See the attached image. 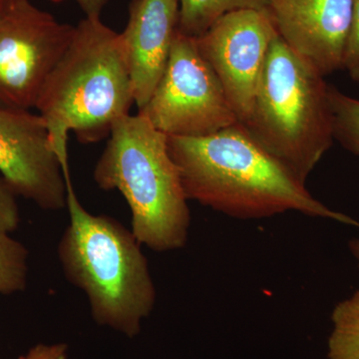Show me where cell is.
Returning a JSON list of instances; mask_svg holds the SVG:
<instances>
[{
    "label": "cell",
    "instance_id": "6da1fadb",
    "mask_svg": "<svg viewBox=\"0 0 359 359\" xmlns=\"http://www.w3.org/2000/svg\"><path fill=\"white\" fill-rule=\"evenodd\" d=\"M168 149L187 199L226 216L263 219L294 211L359 226L316 200L240 123L209 136H168Z\"/></svg>",
    "mask_w": 359,
    "mask_h": 359
},
{
    "label": "cell",
    "instance_id": "7a4b0ae2",
    "mask_svg": "<svg viewBox=\"0 0 359 359\" xmlns=\"http://www.w3.org/2000/svg\"><path fill=\"white\" fill-rule=\"evenodd\" d=\"M62 171L70 219L57 247L63 273L86 294L97 325L137 337L157 297L141 244L117 219L85 210L68 163Z\"/></svg>",
    "mask_w": 359,
    "mask_h": 359
},
{
    "label": "cell",
    "instance_id": "3957f363",
    "mask_svg": "<svg viewBox=\"0 0 359 359\" xmlns=\"http://www.w3.org/2000/svg\"><path fill=\"white\" fill-rule=\"evenodd\" d=\"M133 104L121 34L100 18L86 16L74 26L72 39L35 106L60 163L68 161L70 131L80 143H97L109 136L118 120L130 114Z\"/></svg>",
    "mask_w": 359,
    "mask_h": 359
},
{
    "label": "cell",
    "instance_id": "277c9868",
    "mask_svg": "<svg viewBox=\"0 0 359 359\" xmlns=\"http://www.w3.org/2000/svg\"><path fill=\"white\" fill-rule=\"evenodd\" d=\"M94 181L117 190L132 214V233L155 252L185 247L191 224L188 199L168 136L143 116L127 115L112 127L94 168Z\"/></svg>",
    "mask_w": 359,
    "mask_h": 359
},
{
    "label": "cell",
    "instance_id": "5b68a950",
    "mask_svg": "<svg viewBox=\"0 0 359 359\" xmlns=\"http://www.w3.org/2000/svg\"><path fill=\"white\" fill-rule=\"evenodd\" d=\"M276 33L243 127L299 181L334 143L330 84Z\"/></svg>",
    "mask_w": 359,
    "mask_h": 359
},
{
    "label": "cell",
    "instance_id": "8992f818",
    "mask_svg": "<svg viewBox=\"0 0 359 359\" xmlns=\"http://www.w3.org/2000/svg\"><path fill=\"white\" fill-rule=\"evenodd\" d=\"M138 114L167 136H209L238 123L196 39L178 30L164 74Z\"/></svg>",
    "mask_w": 359,
    "mask_h": 359
},
{
    "label": "cell",
    "instance_id": "52a82bcc",
    "mask_svg": "<svg viewBox=\"0 0 359 359\" xmlns=\"http://www.w3.org/2000/svg\"><path fill=\"white\" fill-rule=\"evenodd\" d=\"M73 32L29 0H0V108H35Z\"/></svg>",
    "mask_w": 359,
    "mask_h": 359
},
{
    "label": "cell",
    "instance_id": "ba28073f",
    "mask_svg": "<svg viewBox=\"0 0 359 359\" xmlns=\"http://www.w3.org/2000/svg\"><path fill=\"white\" fill-rule=\"evenodd\" d=\"M276 33L266 11L245 9L222 16L202 36L195 39L241 124L247 121L252 111Z\"/></svg>",
    "mask_w": 359,
    "mask_h": 359
},
{
    "label": "cell",
    "instance_id": "9c48e42d",
    "mask_svg": "<svg viewBox=\"0 0 359 359\" xmlns=\"http://www.w3.org/2000/svg\"><path fill=\"white\" fill-rule=\"evenodd\" d=\"M0 173L16 195L40 209L67 205L62 166L39 114L0 108Z\"/></svg>",
    "mask_w": 359,
    "mask_h": 359
},
{
    "label": "cell",
    "instance_id": "30bf717a",
    "mask_svg": "<svg viewBox=\"0 0 359 359\" xmlns=\"http://www.w3.org/2000/svg\"><path fill=\"white\" fill-rule=\"evenodd\" d=\"M353 0H269L266 13L290 48L323 76L342 69Z\"/></svg>",
    "mask_w": 359,
    "mask_h": 359
},
{
    "label": "cell",
    "instance_id": "8fae6325",
    "mask_svg": "<svg viewBox=\"0 0 359 359\" xmlns=\"http://www.w3.org/2000/svg\"><path fill=\"white\" fill-rule=\"evenodd\" d=\"M177 0H132L120 33L138 110L147 104L166 69L178 30Z\"/></svg>",
    "mask_w": 359,
    "mask_h": 359
},
{
    "label": "cell",
    "instance_id": "7c38bea8",
    "mask_svg": "<svg viewBox=\"0 0 359 359\" xmlns=\"http://www.w3.org/2000/svg\"><path fill=\"white\" fill-rule=\"evenodd\" d=\"M179 4L178 32L198 39L219 18L233 11H266L269 0H177Z\"/></svg>",
    "mask_w": 359,
    "mask_h": 359
},
{
    "label": "cell",
    "instance_id": "4fadbf2b",
    "mask_svg": "<svg viewBox=\"0 0 359 359\" xmlns=\"http://www.w3.org/2000/svg\"><path fill=\"white\" fill-rule=\"evenodd\" d=\"M332 323L328 359H359V290L335 306Z\"/></svg>",
    "mask_w": 359,
    "mask_h": 359
},
{
    "label": "cell",
    "instance_id": "5bb4252c",
    "mask_svg": "<svg viewBox=\"0 0 359 359\" xmlns=\"http://www.w3.org/2000/svg\"><path fill=\"white\" fill-rule=\"evenodd\" d=\"M28 250L25 245L0 231V294L23 292L27 285Z\"/></svg>",
    "mask_w": 359,
    "mask_h": 359
},
{
    "label": "cell",
    "instance_id": "9a60e30c",
    "mask_svg": "<svg viewBox=\"0 0 359 359\" xmlns=\"http://www.w3.org/2000/svg\"><path fill=\"white\" fill-rule=\"evenodd\" d=\"M334 140L359 157V100L330 85Z\"/></svg>",
    "mask_w": 359,
    "mask_h": 359
},
{
    "label": "cell",
    "instance_id": "2e32d148",
    "mask_svg": "<svg viewBox=\"0 0 359 359\" xmlns=\"http://www.w3.org/2000/svg\"><path fill=\"white\" fill-rule=\"evenodd\" d=\"M342 69L359 84V0H353L351 26L344 49Z\"/></svg>",
    "mask_w": 359,
    "mask_h": 359
},
{
    "label": "cell",
    "instance_id": "e0dca14e",
    "mask_svg": "<svg viewBox=\"0 0 359 359\" xmlns=\"http://www.w3.org/2000/svg\"><path fill=\"white\" fill-rule=\"evenodd\" d=\"M11 187L0 176V231L13 233L20 223L18 200Z\"/></svg>",
    "mask_w": 359,
    "mask_h": 359
},
{
    "label": "cell",
    "instance_id": "ac0fdd59",
    "mask_svg": "<svg viewBox=\"0 0 359 359\" xmlns=\"http://www.w3.org/2000/svg\"><path fill=\"white\" fill-rule=\"evenodd\" d=\"M68 346L66 344H39L29 349L20 359H67Z\"/></svg>",
    "mask_w": 359,
    "mask_h": 359
},
{
    "label": "cell",
    "instance_id": "d6986e66",
    "mask_svg": "<svg viewBox=\"0 0 359 359\" xmlns=\"http://www.w3.org/2000/svg\"><path fill=\"white\" fill-rule=\"evenodd\" d=\"M57 1V0H54ZM87 18H100L108 0H74Z\"/></svg>",
    "mask_w": 359,
    "mask_h": 359
},
{
    "label": "cell",
    "instance_id": "ffe728a7",
    "mask_svg": "<svg viewBox=\"0 0 359 359\" xmlns=\"http://www.w3.org/2000/svg\"><path fill=\"white\" fill-rule=\"evenodd\" d=\"M349 249L353 252V257H355L359 266V240H351L349 242Z\"/></svg>",
    "mask_w": 359,
    "mask_h": 359
}]
</instances>
